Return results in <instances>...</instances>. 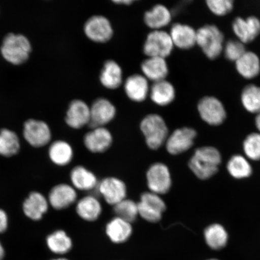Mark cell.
<instances>
[{"label":"cell","instance_id":"obj_1","mask_svg":"<svg viewBox=\"0 0 260 260\" xmlns=\"http://www.w3.org/2000/svg\"><path fill=\"white\" fill-rule=\"evenodd\" d=\"M220 162L221 155L218 150L211 146H206L195 151L188 166L198 178L207 180L216 173Z\"/></svg>","mask_w":260,"mask_h":260},{"label":"cell","instance_id":"obj_2","mask_svg":"<svg viewBox=\"0 0 260 260\" xmlns=\"http://www.w3.org/2000/svg\"><path fill=\"white\" fill-rule=\"evenodd\" d=\"M31 51L28 39L22 35L9 34L3 40L1 53L9 63L18 65L27 61Z\"/></svg>","mask_w":260,"mask_h":260},{"label":"cell","instance_id":"obj_3","mask_svg":"<svg viewBox=\"0 0 260 260\" xmlns=\"http://www.w3.org/2000/svg\"><path fill=\"white\" fill-rule=\"evenodd\" d=\"M224 36L214 25H206L197 31V44L207 58L216 59L223 50Z\"/></svg>","mask_w":260,"mask_h":260},{"label":"cell","instance_id":"obj_4","mask_svg":"<svg viewBox=\"0 0 260 260\" xmlns=\"http://www.w3.org/2000/svg\"><path fill=\"white\" fill-rule=\"evenodd\" d=\"M141 129L149 148L157 149L167 142L168 128L160 115L150 114L145 117L141 122Z\"/></svg>","mask_w":260,"mask_h":260},{"label":"cell","instance_id":"obj_5","mask_svg":"<svg viewBox=\"0 0 260 260\" xmlns=\"http://www.w3.org/2000/svg\"><path fill=\"white\" fill-rule=\"evenodd\" d=\"M174 47L170 34L161 30H153L146 38L144 53L148 57L165 58L170 56Z\"/></svg>","mask_w":260,"mask_h":260},{"label":"cell","instance_id":"obj_6","mask_svg":"<svg viewBox=\"0 0 260 260\" xmlns=\"http://www.w3.org/2000/svg\"><path fill=\"white\" fill-rule=\"evenodd\" d=\"M198 110L201 118L210 125H220L226 118L225 107L216 97L203 98L198 103Z\"/></svg>","mask_w":260,"mask_h":260},{"label":"cell","instance_id":"obj_7","mask_svg":"<svg viewBox=\"0 0 260 260\" xmlns=\"http://www.w3.org/2000/svg\"><path fill=\"white\" fill-rule=\"evenodd\" d=\"M139 214L149 222L156 223L161 219L162 214L167 209L165 201L160 195L151 191L141 195V201L138 203Z\"/></svg>","mask_w":260,"mask_h":260},{"label":"cell","instance_id":"obj_8","mask_svg":"<svg viewBox=\"0 0 260 260\" xmlns=\"http://www.w3.org/2000/svg\"><path fill=\"white\" fill-rule=\"evenodd\" d=\"M23 136L26 142L34 148H42L50 142L51 132L47 123L28 119L24 123Z\"/></svg>","mask_w":260,"mask_h":260},{"label":"cell","instance_id":"obj_9","mask_svg":"<svg viewBox=\"0 0 260 260\" xmlns=\"http://www.w3.org/2000/svg\"><path fill=\"white\" fill-rule=\"evenodd\" d=\"M147 184L151 192L164 194L170 190L172 181L170 170L161 162L152 165L146 173Z\"/></svg>","mask_w":260,"mask_h":260},{"label":"cell","instance_id":"obj_10","mask_svg":"<svg viewBox=\"0 0 260 260\" xmlns=\"http://www.w3.org/2000/svg\"><path fill=\"white\" fill-rule=\"evenodd\" d=\"M84 31L90 40L97 43L109 41L113 35L111 23L108 19L102 15H95L90 18L84 25Z\"/></svg>","mask_w":260,"mask_h":260},{"label":"cell","instance_id":"obj_11","mask_svg":"<svg viewBox=\"0 0 260 260\" xmlns=\"http://www.w3.org/2000/svg\"><path fill=\"white\" fill-rule=\"evenodd\" d=\"M197 135L196 131L189 127L175 130L166 142L168 152L172 155H178L188 150L192 146Z\"/></svg>","mask_w":260,"mask_h":260},{"label":"cell","instance_id":"obj_12","mask_svg":"<svg viewBox=\"0 0 260 260\" xmlns=\"http://www.w3.org/2000/svg\"><path fill=\"white\" fill-rule=\"evenodd\" d=\"M90 110L89 125L92 128L103 127L111 122L116 116L115 106L109 100L103 98L95 100L90 107Z\"/></svg>","mask_w":260,"mask_h":260},{"label":"cell","instance_id":"obj_13","mask_svg":"<svg viewBox=\"0 0 260 260\" xmlns=\"http://www.w3.org/2000/svg\"><path fill=\"white\" fill-rule=\"evenodd\" d=\"M232 28L239 41L244 44H249L260 35V20L255 16L237 17L233 22Z\"/></svg>","mask_w":260,"mask_h":260},{"label":"cell","instance_id":"obj_14","mask_svg":"<svg viewBox=\"0 0 260 260\" xmlns=\"http://www.w3.org/2000/svg\"><path fill=\"white\" fill-rule=\"evenodd\" d=\"M47 198L50 206L55 210H61L67 209L76 203L77 194L76 188L73 186L61 183L51 188Z\"/></svg>","mask_w":260,"mask_h":260},{"label":"cell","instance_id":"obj_15","mask_svg":"<svg viewBox=\"0 0 260 260\" xmlns=\"http://www.w3.org/2000/svg\"><path fill=\"white\" fill-rule=\"evenodd\" d=\"M98 188L106 202L113 206L126 198L125 184L118 178L109 177L104 179L98 184Z\"/></svg>","mask_w":260,"mask_h":260},{"label":"cell","instance_id":"obj_16","mask_svg":"<svg viewBox=\"0 0 260 260\" xmlns=\"http://www.w3.org/2000/svg\"><path fill=\"white\" fill-rule=\"evenodd\" d=\"M49 207L48 198L39 191H32L22 204V210L25 216L34 221L42 219Z\"/></svg>","mask_w":260,"mask_h":260},{"label":"cell","instance_id":"obj_17","mask_svg":"<svg viewBox=\"0 0 260 260\" xmlns=\"http://www.w3.org/2000/svg\"><path fill=\"white\" fill-rule=\"evenodd\" d=\"M112 141L111 133L105 126L92 128L84 138V145L93 153L105 152L112 145Z\"/></svg>","mask_w":260,"mask_h":260},{"label":"cell","instance_id":"obj_18","mask_svg":"<svg viewBox=\"0 0 260 260\" xmlns=\"http://www.w3.org/2000/svg\"><path fill=\"white\" fill-rule=\"evenodd\" d=\"M90 118V107L83 101L76 100L71 103L65 122L71 128L80 129L89 124Z\"/></svg>","mask_w":260,"mask_h":260},{"label":"cell","instance_id":"obj_19","mask_svg":"<svg viewBox=\"0 0 260 260\" xmlns=\"http://www.w3.org/2000/svg\"><path fill=\"white\" fill-rule=\"evenodd\" d=\"M126 95L135 102H144L149 93L148 80L144 76L134 74L126 80L124 84Z\"/></svg>","mask_w":260,"mask_h":260},{"label":"cell","instance_id":"obj_20","mask_svg":"<svg viewBox=\"0 0 260 260\" xmlns=\"http://www.w3.org/2000/svg\"><path fill=\"white\" fill-rule=\"evenodd\" d=\"M174 46L188 50L197 44V31L190 25L180 23L172 26L170 32Z\"/></svg>","mask_w":260,"mask_h":260},{"label":"cell","instance_id":"obj_21","mask_svg":"<svg viewBox=\"0 0 260 260\" xmlns=\"http://www.w3.org/2000/svg\"><path fill=\"white\" fill-rule=\"evenodd\" d=\"M141 70L146 79L154 83L165 80L169 73L167 61L161 57H148L143 61Z\"/></svg>","mask_w":260,"mask_h":260},{"label":"cell","instance_id":"obj_22","mask_svg":"<svg viewBox=\"0 0 260 260\" xmlns=\"http://www.w3.org/2000/svg\"><path fill=\"white\" fill-rule=\"evenodd\" d=\"M149 95L156 105L166 106L174 102L175 90L170 81L166 80L159 81L151 86L149 90Z\"/></svg>","mask_w":260,"mask_h":260},{"label":"cell","instance_id":"obj_23","mask_svg":"<svg viewBox=\"0 0 260 260\" xmlns=\"http://www.w3.org/2000/svg\"><path fill=\"white\" fill-rule=\"evenodd\" d=\"M235 63L237 72L246 79H254L260 73V60L253 52L246 51Z\"/></svg>","mask_w":260,"mask_h":260},{"label":"cell","instance_id":"obj_24","mask_svg":"<svg viewBox=\"0 0 260 260\" xmlns=\"http://www.w3.org/2000/svg\"><path fill=\"white\" fill-rule=\"evenodd\" d=\"M70 180L73 186L80 190H92L98 186L95 175L82 166H77L73 169Z\"/></svg>","mask_w":260,"mask_h":260},{"label":"cell","instance_id":"obj_25","mask_svg":"<svg viewBox=\"0 0 260 260\" xmlns=\"http://www.w3.org/2000/svg\"><path fill=\"white\" fill-rule=\"evenodd\" d=\"M100 79L101 83L107 89H116L122 83V71L115 61L109 60L104 64Z\"/></svg>","mask_w":260,"mask_h":260},{"label":"cell","instance_id":"obj_26","mask_svg":"<svg viewBox=\"0 0 260 260\" xmlns=\"http://www.w3.org/2000/svg\"><path fill=\"white\" fill-rule=\"evenodd\" d=\"M132 232L131 223L117 217L110 220L106 226L107 235L115 243H122L127 241Z\"/></svg>","mask_w":260,"mask_h":260},{"label":"cell","instance_id":"obj_27","mask_svg":"<svg viewBox=\"0 0 260 260\" xmlns=\"http://www.w3.org/2000/svg\"><path fill=\"white\" fill-rule=\"evenodd\" d=\"M72 146L63 141L52 143L48 149V156L53 164L58 167L69 165L73 158Z\"/></svg>","mask_w":260,"mask_h":260},{"label":"cell","instance_id":"obj_28","mask_svg":"<svg viewBox=\"0 0 260 260\" xmlns=\"http://www.w3.org/2000/svg\"><path fill=\"white\" fill-rule=\"evenodd\" d=\"M76 210L81 219L93 222L98 219L102 214V206L95 197L86 196L78 201Z\"/></svg>","mask_w":260,"mask_h":260},{"label":"cell","instance_id":"obj_29","mask_svg":"<svg viewBox=\"0 0 260 260\" xmlns=\"http://www.w3.org/2000/svg\"><path fill=\"white\" fill-rule=\"evenodd\" d=\"M172 20L171 13L166 6L157 5L150 11L145 13L144 21L146 25L154 30H160L170 23Z\"/></svg>","mask_w":260,"mask_h":260},{"label":"cell","instance_id":"obj_30","mask_svg":"<svg viewBox=\"0 0 260 260\" xmlns=\"http://www.w3.org/2000/svg\"><path fill=\"white\" fill-rule=\"evenodd\" d=\"M48 248L56 255H62L69 252L73 248V241L71 237L63 230L55 231L46 238Z\"/></svg>","mask_w":260,"mask_h":260},{"label":"cell","instance_id":"obj_31","mask_svg":"<svg viewBox=\"0 0 260 260\" xmlns=\"http://www.w3.org/2000/svg\"><path fill=\"white\" fill-rule=\"evenodd\" d=\"M20 141L16 133L7 128L0 129V155L11 157L20 151Z\"/></svg>","mask_w":260,"mask_h":260},{"label":"cell","instance_id":"obj_32","mask_svg":"<svg viewBox=\"0 0 260 260\" xmlns=\"http://www.w3.org/2000/svg\"><path fill=\"white\" fill-rule=\"evenodd\" d=\"M207 245L211 249L219 250L225 247L228 241V234L224 228L219 224L208 226L204 232Z\"/></svg>","mask_w":260,"mask_h":260},{"label":"cell","instance_id":"obj_33","mask_svg":"<svg viewBox=\"0 0 260 260\" xmlns=\"http://www.w3.org/2000/svg\"><path fill=\"white\" fill-rule=\"evenodd\" d=\"M242 105L247 111L258 114L260 112V87L249 84L243 89L241 94Z\"/></svg>","mask_w":260,"mask_h":260},{"label":"cell","instance_id":"obj_34","mask_svg":"<svg viewBox=\"0 0 260 260\" xmlns=\"http://www.w3.org/2000/svg\"><path fill=\"white\" fill-rule=\"evenodd\" d=\"M228 171L231 175L237 179L245 178L252 173V168L249 162L242 155L233 156L227 165Z\"/></svg>","mask_w":260,"mask_h":260},{"label":"cell","instance_id":"obj_35","mask_svg":"<svg viewBox=\"0 0 260 260\" xmlns=\"http://www.w3.org/2000/svg\"><path fill=\"white\" fill-rule=\"evenodd\" d=\"M114 213L117 217L130 223L134 222L139 214L138 205L134 201L125 199L113 206Z\"/></svg>","mask_w":260,"mask_h":260},{"label":"cell","instance_id":"obj_36","mask_svg":"<svg viewBox=\"0 0 260 260\" xmlns=\"http://www.w3.org/2000/svg\"><path fill=\"white\" fill-rule=\"evenodd\" d=\"M243 149L247 157L252 160H260V133H252L243 143Z\"/></svg>","mask_w":260,"mask_h":260},{"label":"cell","instance_id":"obj_37","mask_svg":"<svg viewBox=\"0 0 260 260\" xmlns=\"http://www.w3.org/2000/svg\"><path fill=\"white\" fill-rule=\"evenodd\" d=\"M224 54L228 60L236 61L239 60L244 54L246 48L245 44L239 40H230L223 47Z\"/></svg>","mask_w":260,"mask_h":260},{"label":"cell","instance_id":"obj_38","mask_svg":"<svg viewBox=\"0 0 260 260\" xmlns=\"http://www.w3.org/2000/svg\"><path fill=\"white\" fill-rule=\"evenodd\" d=\"M206 3L210 11L218 16L229 14L234 8L233 0H207Z\"/></svg>","mask_w":260,"mask_h":260},{"label":"cell","instance_id":"obj_39","mask_svg":"<svg viewBox=\"0 0 260 260\" xmlns=\"http://www.w3.org/2000/svg\"><path fill=\"white\" fill-rule=\"evenodd\" d=\"M9 226V217L4 210L0 209V234L4 233Z\"/></svg>","mask_w":260,"mask_h":260},{"label":"cell","instance_id":"obj_40","mask_svg":"<svg viewBox=\"0 0 260 260\" xmlns=\"http://www.w3.org/2000/svg\"><path fill=\"white\" fill-rule=\"evenodd\" d=\"M6 255V251L4 246L1 241H0V260L4 259Z\"/></svg>","mask_w":260,"mask_h":260},{"label":"cell","instance_id":"obj_41","mask_svg":"<svg viewBox=\"0 0 260 260\" xmlns=\"http://www.w3.org/2000/svg\"><path fill=\"white\" fill-rule=\"evenodd\" d=\"M255 125L256 128H257L260 133V112L258 114H256V116L255 118Z\"/></svg>","mask_w":260,"mask_h":260},{"label":"cell","instance_id":"obj_42","mask_svg":"<svg viewBox=\"0 0 260 260\" xmlns=\"http://www.w3.org/2000/svg\"><path fill=\"white\" fill-rule=\"evenodd\" d=\"M133 1H128V0H125V1H115L114 3H116V4H124L126 5H131L133 3Z\"/></svg>","mask_w":260,"mask_h":260},{"label":"cell","instance_id":"obj_43","mask_svg":"<svg viewBox=\"0 0 260 260\" xmlns=\"http://www.w3.org/2000/svg\"><path fill=\"white\" fill-rule=\"evenodd\" d=\"M51 260H69V259H68L67 258H63V257H59V258L52 259Z\"/></svg>","mask_w":260,"mask_h":260},{"label":"cell","instance_id":"obj_44","mask_svg":"<svg viewBox=\"0 0 260 260\" xmlns=\"http://www.w3.org/2000/svg\"><path fill=\"white\" fill-rule=\"evenodd\" d=\"M209 260H218V259H209Z\"/></svg>","mask_w":260,"mask_h":260}]
</instances>
